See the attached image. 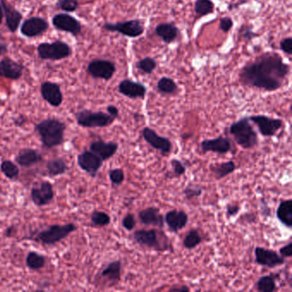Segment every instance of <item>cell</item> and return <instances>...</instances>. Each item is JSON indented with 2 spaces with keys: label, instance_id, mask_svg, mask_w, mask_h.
<instances>
[{
  "label": "cell",
  "instance_id": "1",
  "mask_svg": "<svg viewBox=\"0 0 292 292\" xmlns=\"http://www.w3.org/2000/svg\"><path fill=\"white\" fill-rule=\"evenodd\" d=\"M289 73L290 67L279 54L267 53L242 67L239 80L242 85L273 92L284 86Z\"/></svg>",
  "mask_w": 292,
  "mask_h": 292
},
{
  "label": "cell",
  "instance_id": "2",
  "mask_svg": "<svg viewBox=\"0 0 292 292\" xmlns=\"http://www.w3.org/2000/svg\"><path fill=\"white\" fill-rule=\"evenodd\" d=\"M42 146L51 149L64 143L66 125L57 118H46L35 125Z\"/></svg>",
  "mask_w": 292,
  "mask_h": 292
},
{
  "label": "cell",
  "instance_id": "3",
  "mask_svg": "<svg viewBox=\"0 0 292 292\" xmlns=\"http://www.w3.org/2000/svg\"><path fill=\"white\" fill-rule=\"evenodd\" d=\"M229 133L236 143L244 149H253L259 143L257 132L248 117H244L231 124Z\"/></svg>",
  "mask_w": 292,
  "mask_h": 292
},
{
  "label": "cell",
  "instance_id": "4",
  "mask_svg": "<svg viewBox=\"0 0 292 292\" xmlns=\"http://www.w3.org/2000/svg\"><path fill=\"white\" fill-rule=\"evenodd\" d=\"M133 238L136 244L150 250L159 252H165L173 250L170 240L164 231H158L156 229H141L137 230L133 234Z\"/></svg>",
  "mask_w": 292,
  "mask_h": 292
},
{
  "label": "cell",
  "instance_id": "5",
  "mask_svg": "<svg viewBox=\"0 0 292 292\" xmlns=\"http://www.w3.org/2000/svg\"><path fill=\"white\" fill-rule=\"evenodd\" d=\"M77 226L73 223H68L64 226L53 225L40 231L35 236V240L43 245L53 246L66 238L69 234L77 231Z\"/></svg>",
  "mask_w": 292,
  "mask_h": 292
},
{
  "label": "cell",
  "instance_id": "6",
  "mask_svg": "<svg viewBox=\"0 0 292 292\" xmlns=\"http://www.w3.org/2000/svg\"><path fill=\"white\" fill-rule=\"evenodd\" d=\"M77 125L83 128H106L114 123L115 118L104 112H93L83 109L75 114Z\"/></svg>",
  "mask_w": 292,
  "mask_h": 292
},
{
  "label": "cell",
  "instance_id": "7",
  "mask_svg": "<svg viewBox=\"0 0 292 292\" xmlns=\"http://www.w3.org/2000/svg\"><path fill=\"white\" fill-rule=\"evenodd\" d=\"M38 55L44 60H61L71 56L72 49L67 43L55 40L53 43H41L37 48Z\"/></svg>",
  "mask_w": 292,
  "mask_h": 292
},
{
  "label": "cell",
  "instance_id": "8",
  "mask_svg": "<svg viewBox=\"0 0 292 292\" xmlns=\"http://www.w3.org/2000/svg\"><path fill=\"white\" fill-rule=\"evenodd\" d=\"M103 30L109 32L118 33L129 38H138L145 32L143 22L139 19H132L116 23L106 22L104 24Z\"/></svg>",
  "mask_w": 292,
  "mask_h": 292
},
{
  "label": "cell",
  "instance_id": "9",
  "mask_svg": "<svg viewBox=\"0 0 292 292\" xmlns=\"http://www.w3.org/2000/svg\"><path fill=\"white\" fill-rule=\"evenodd\" d=\"M250 122L257 126L259 132L265 137H272L276 135L284 126V121L280 118H274L265 115H253L250 116Z\"/></svg>",
  "mask_w": 292,
  "mask_h": 292
},
{
  "label": "cell",
  "instance_id": "10",
  "mask_svg": "<svg viewBox=\"0 0 292 292\" xmlns=\"http://www.w3.org/2000/svg\"><path fill=\"white\" fill-rule=\"evenodd\" d=\"M141 135L147 143L149 144L153 149L159 151L163 156H166L173 151V142L170 139L159 136L152 128H144L143 130H141Z\"/></svg>",
  "mask_w": 292,
  "mask_h": 292
},
{
  "label": "cell",
  "instance_id": "11",
  "mask_svg": "<svg viewBox=\"0 0 292 292\" xmlns=\"http://www.w3.org/2000/svg\"><path fill=\"white\" fill-rule=\"evenodd\" d=\"M87 70L93 78L109 81L114 76L117 67L115 63L110 60L94 59L88 64Z\"/></svg>",
  "mask_w": 292,
  "mask_h": 292
},
{
  "label": "cell",
  "instance_id": "12",
  "mask_svg": "<svg viewBox=\"0 0 292 292\" xmlns=\"http://www.w3.org/2000/svg\"><path fill=\"white\" fill-rule=\"evenodd\" d=\"M77 161L79 167L93 178L97 176L104 162L97 154L91 150H85L78 154Z\"/></svg>",
  "mask_w": 292,
  "mask_h": 292
},
{
  "label": "cell",
  "instance_id": "13",
  "mask_svg": "<svg viewBox=\"0 0 292 292\" xmlns=\"http://www.w3.org/2000/svg\"><path fill=\"white\" fill-rule=\"evenodd\" d=\"M255 260L258 265L269 269H275L285 262V258L282 257L275 250L263 247L255 248Z\"/></svg>",
  "mask_w": 292,
  "mask_h": 292
},
{
  "label": "cell",
  "instance_id": "14",
  "mask_svg": "<svg viewBox=\"0 0 292 292\" xmlns=\"http://www.w3.org/2000/svg\"><path fill=\"white\" fill-rule=\"evenodd\" d=\"M202 153H215L218 154H226L232 152L233 146L231 139L226 136H220L216 138L205 139L200 144Z\"/></svg>",
  "mask_w": 292,
  "mask_h": 292
},
{
  "label": "cell",
  "instance_id": "15",
  "mask_svg": "<svg viewBox=\"0 0 292 292\" xmlns=\"http://www.w3.org/2000/svg\"><path fill=\"white\" fill-rule=\"evenodd\" d=\"M53 25L56 30L77 36L82 32V24L74 16L67 13H59L53 17Z\"/></svg>",
  "mask_w": 292,
  "mask_h": 292
},
{
  "label": "cell",
  "instance_id": "16",
  "mask_svg": "<svg viewBox=\"0 0 292 292\" xmlns=\"http://www.w3.org/2000/svg\"><path fill=\"white\" fill-rule=\"evenodd\" d=\"M49 24L45 19L39 16H33L26 19L21 27V34L27 38L37 37L48 30Z\"/></svg>",
  "mask_w": 292,
  "mask_h": 292
},
{
  "label": "cell",
  "instance_id": "17",
  "mask_svg": "<svg viewBox=\"0 0 292 292\" xmlns=\"http://www.w3.org/2000/svg\"><path fill=\"white\" fill-rule=\"evenodd\" d=\"M117 90L121 94L132 100H143L147 94L146 86L143 83L130 79L123 80L117 86Z\"/></svg>",
  "mask_w": 292,
  "mask_h": 292
},
{
  "label": "cell",
  "instance_id": "18",
  "mask_svg": "<svg viewBox=\"0 0 292 292\" xmlns=\"http://www.w3.org/2000/svg\"><path fill=\"white\" fill-rule=\"evenodd\" d=\"M40 93L44 101L53 107L61 106L64 100L60 86L53 82H44L40 86Z\"/></svg>",
  "mask_w": 292,
  "mask_h": 292
},
{
  "label": "cell",
  "instance_id": "19",
  "mask_svg": "<svg viewBox=\"0 0 292 292\" xmlns=\"http://www.w3.org/2000/svg\"><path fill=\"white\" fill-rule=\"evenodd\" d=\"M54 198V191L52 183L44 181L40 187H34L31 190V199L35 206L43 207L49 204Z\"/></svg>",
  "mask_w": 292,
  "mask_h": 292
},
{
  "label": "cell",
  "instance_id": "20",
  "mask_svg": "<svg viewBox=\"0 0 292 292\" xmlns=\"http://www.w3.org/2000/svg\"><path fill=\"white\" fill-rule=\"evenodd\" d=\"M165 222L170 231L178 233V231L185 228L189 222V216L183 210H171L164 216Z\"/></svg>",
  "mask_w": 292,
  "mask_h": 292
},
{
  "label": "cell",
  "instance_id": "21",
  "mask_svg": "<svg viewBox=\"0 0 292 292\" xmlns=\"http://www.w3.org/2000/svg\"><path fill=\"white\" fill-rule=\"evenodd\" d=\"M139 221L144 226H152L164 228L165 218L158 207H149L138 212Z\"/></svg>",
  "mask_w": 292,
  "mask_h": 292
},
{
  "label": "cell",
  "instance_id": "22",
  "mask_svg": "<svg viewBox=\"0 0 292 292\" xmlns=\"http://www.w3.org/2000/svg\"><path fill=\"white\" fill-rule=\"evenodd\" d=\"M118 147V144L115 141L106 142L102 140H98L91 142L89 150L97 154L103 161H106L117 154Z\"/></svg>",
  "mask_w": 292,
  "mask_h": 292
},
{
  "label": "cell",
  "instance_id": "23",
  "mask_svg": "<svg viewBox=\"0 0 292 292\" xmlns=\"http://www.w3.org/2000/svg\"><path fill=\"white\" fill-rule=\"evenodd\" d=\"M24 67L18 62L14 61L10 58H5L0 60V77L11 80L21 78Z\"/></svg>",
  "mask_w": 292,
  "mask_h": 292
},
{
  "label": "cell",
  "instance_id": "24",
  "mask_svg": "<svg viewBox=\"0 0 292 292\" xmlns=\"http://www.w3.org/2000/svg\"><path fill=\"white\" fill-rule=\"evenodd\" d=\"M42 160V154L37 150L32 149H21L15 157V161L20 166L24 168L31 167L33 165L41 162Z\"/></svg>",
  "mask_w": 292,
  "mask_h": 292
},
{
  "label": "cell",
  "instance_id": "25",
  "mask_svg": "<svg viewBox=\"0 0 292 292\" xmlns=\"http://www.w3.org/2000/svg\"><path fill=\"white\" fill-rule=\"evenodd\" d=\"M1 4L3 7L4 16L6 17V26L10 32L15 33L18 30L21 24L22 15L20 11L14 8L13 6L7 3L6 0H1Z\"/></svg>",
  "mask_w": 292,
  "mask_h": 292
},
{
  "label": "cell",
  "instance_id": "26",
  "mask_svg": "<svg viewBox=\"0 0 292 292\" xmlns=\"http://www.w3.org/2000/svg\"><path fill=\"white\" fill-rule=\"evenodd\" d=\"M122 261L120 260H113L101 272V277L110 286L117 284L121 279Z\"/></svg>",
  "mask_w": 292,
  "mask_h": 292
},
{
  "label": "cell",
  "instance_id": "27",
  "mask_svg": "<svg viewBox=\"0 0 292 292\" xmlns=\"http://www.w3.org/2000/svg\"><path fill=\"white\" fill-rule=\"evenodd\" d=\"M154 33L165 44H171L177 40L180 34L179 29L173 22H162L155 27Z\"/></svg>",
  "mask_w": 292,
  "mask_h": 292
},
{
  "label": "cell",
  "instance_id": "28",
  "mask_svg": "<svg viewBox=\"0 0 292 292\" xmlns=\"http://www.w3.org/2000/svg\"><path fill=\"white\" fill-rule=\"evenodd\" d=\"M276 217L278 221L287 228H292V201L290 199L282 201L277 208Z\"/></svg>",
  "mask_w": 292,
  "mask_h": 292
},
{
  "label": "cell",
  "instance_id": "29",
  "mask_svg": "<svg viewBox=\"0 0 292 292\" xmlns=\"http://www.w3.org/2000/svg\"><path fill=\"white\" fill-rule=\"evenodd\" d=\"M210 172L217 180H221L228 175H231L236 170V163L233 160H228L221 164H212L209 166Z\"/></svg>",
  "mask_w": 292,
  "mask_h": 292
},
{
  "label": "cell",
  "instance_id": "30",
  "mask_svg": "<svg viewBox=\"0 0 292 292\" xmlns=\"http://www.w3.org/2000/svg\"><path fill=\"white\" fill-rule=\"evenodd\" d=\"M45 168L47 171L48 175L51 177L63 175L69 170V166L61 158H55L48 160Z\"/></svg>",
  "mask_w": 292,
  "mask_h": 292
},
{
  "label": "cell",
  "instance_id": "31",
  "mask_svg": "<svg viewBox=\"0 0 292 292\" xmlns=\"http://www.w3.org/2000/svg\"><path fill=\"white\" fill-rule=\"evenodd\" d=\"M157 90L164 95L175 94L178 91V86L170 77H163L157 83Z\"/></svg>",
  "mask_w": 292,
  "mask_h": 292
},
{
  "label": "cell",
  "instance_id": "32",
  "mask_svg": "<svg viewBox=\"0 0 292 292\" xmlns=\"http://www.w3.org/2000/svg\"><path fill=\"white\" fill-rule=\"evenodd\" d=\"M276 275L269 274L260 277L256 282V289L260 292H274L278 289L277 287Z\"/></svg>",
  "mask_w": 292,
  "mask_h": 292
},
{
  "label": "cell",
  "instance_id": "33",
  "mask_svg": "<svg viewBox=\"0 0 292 292\" xmlns=\"http://www.w3.org/2000/svg\"><path fill=\"white\" fill-rule=\"evenodd\" d=\"M45 263H46V259H45V255L39 254L35 251H30L27 255L26 265L30 270H34V271L40 270L45 266Z\"/></svg>",
  "mask_w": 292,
  "mask_h": 292
},
{
  "label": "cell",
  "instance_id": "34",
  "mask_svg": "<svg viewBox=\"0 0 292 292\" xmlns=\"http://www.w3.org/2000/svg\"><path fill=\"white\" fill-rule=\"evenodd\" d=\"M202 236L199 231L197 229H191L186 234L185 237L183 239V245L186 250H194V248L199 246L202 242Z\"/></svg>",
  "mask_w": 292,
  "mask_h": 292
},
{
  "label": "cell",
  "instance_id": "35",
  "mask_svg": "<svg viewBox=\"0 0 292 292\" xmlns=\"http://www.w3.org/2000/svg\"><path fill=\"white\" fill-rule=\"evenodd\" d=\"M194 12L197 16L202 17L214 11V4L211 0H196L194 5Z\"/></svg>",
  "mask_w": 292,
  "mask_h": 292
},
{
  "label": "cell",
  "instance_id": "36",
  "mask_svg": "<svg viewBox=\"0 0 292 292\" xmlns=\"http://www.w3.org/2000/svg\"><path fill=\"white\" fill-rule=\"evenodd\" d=\"M0 171L2 172L4 175L6 176V178L11 180H16L18 178L19 174H20L18 166L9 159L4 160L3 162L1 163Z\"/></svg>",
  "mask_w": 292,
  "mask_h": 292
},
{
  "label": "cell",
  "instance_id": "37",
  "mask_svg": "<svg viewBox=\"0 0 292 292\" xmlns=\"http://www.w3.org/2000/svg\"><path fill=\"white\" fill-rule=\"evenodd\" d=\"M91 222L94 226L104 227L111 223V217L108 213L102 211H94L90 216Z\"/></svg>",
  "mask_w": 292,
  "mask_h": 292
},
{
  "label": "cell",
  "instance_id": "38",
  "mask_svg": "<svg viewBox=\"0 0 292 292\" xmlns=\"http://www.w3.org/2000/svg\"><path fill=\"white\" fill-rule=\"evenodd\" d=\"M136 67L140 71L143 72L145 74L150 75L156 69L157 62L151 57H146L137 62Z\"/></svg>",
  "mask_w": 292,
  "mask_h": 292
},
{
  "label": "cell",
  "instance_id": "39",
  "mask_svg": "<svg viewBox=\"0 0 292 292\" xmlns=\"http://www.w3.org/2000/svg\"><path fill=\"white\" fill-rule=\"evenodd\" d=\"M203 192V189L199 185H196V184H189L186 186L184 189H183V194L185 196L187 200L191 201V200L196 199L197 197H201Z\"/></svg>",
  "mask_w": 292,
  "mask_h": 292
},
{
  "label": "cell",
  "instance_id": "40",
  "mask_svg": "<svg viewBox=\"0 0 292 292\" xmlns=\"http://www.w3.org/2000/svg\"><path fill=\"white\" fill-rule=\"evenodd\" d=\"M109 178L112 185L120 186L125 179V172L122 168H115L109 171Z\"/></svg>",
  "mask_w": 292,
  "mask_h": 292
},
{
  "label": "cell",
  "instance_id": "41",
  "mask_svg": "<svg viewBox=\"0 0 292 292\" xmlns=\"http://www.w3.org/2000/svg\"><path fill=\"white\" fill-rule=\"evenodd\" d=\"M171 165H172V170H173V173H172L173 178H180L185 174L187 168H186L185 165L179 159H172Z\"/></svg>",
  "mask_w": 292,
  "mask_h": 292
},
{
  "label": "cell",
  "instance_id": "42",
  "mask_svg": "<svg viewBox=\"0 0 292 292\" xmlns=\"http://www.w3.org/2000/svg\"><path fill=\"white\" fill-rule=\"evenodd\" d=\"M78 6V0H59L57 3L59 9L66 12H74L77 11Z\"/></svg>",
  "mask_w": 292,
  "mask_h": 292
},
{
  "label": "cell",
  "instance_id": "43",
  "mask_svg": "<svg viewBox=\"0 0 292 292\" xmlns=\"http://www.w3.org/2000/svg\"><path fill=\"white\" fill-rule=\"evenodd\" d=\"M122 226L128 231H131L135 229L136 226V217L130 212L124 217L122 221Z\"/></svg>",
  "mask_w": 292,
  "mask_h": 292
},
{
  "label": "cell",
  "instance_id": "44",
  "mask_svg": "<svg viewBox=\"0 0 292 292\" xmlns=\"http://www.w3.org/2000/svg\"><path fill=\"white\" fill-rule=\"evenodd\" d=\"M234 21L231 17L229 16H225L220 20V25L218 28L220 30L224 33H228L231 31V29L233 28Z\"/></svg>",
  "mask_w": 292,
  "mask_h": 292
},
{
  "label": "cell",
  "instance_id": "45",
  "mask_svg": "<svg viewBox=\"0 0 292 292\" xmlns=\"http://www.w3.org/2000/svg\"><path fill=\"white\" fill-rule=\"evenodd\" d=\"M279 48L283 53H285L287 55H291L292 54V38L286 37L279 43Z\"/></svg>",
  "mask_w": 292,
  "mask_h": 292
},
{
  "label": "cell",
  "instance_id": "46",
  "mask_svg": "<svg viewBox=\"0 0 292 292\" xmlns=\"http://www.w3.org/2000/svg\"><path fill=\"white\" fill-rule=\"evenodd\" d=\"M241 207L238 204H228L226 206V215L228 217H235L240 212Z\"/></svg>",
  "mask_w": 292,
  "mask_h": 292
},
{
  "label": "cell",
  "instance_id": "47",
  "mask_svg": "<svg viewBox=\"0 0 292 292\" xmlns=\"http://www.w3.org/2000/svg\"><path fill=\"white\" fill-rule=\"evenodd\" d=\"M259 35L257 33L254 32V30L251 28H245L244 32L242 34V37L245 39L246 41H250L253 39L258 37Z\"/></svg>",
  "mask_w": 292,
  "mask_h": 292
},
{
  "label": "cell",
  "instance_id": "48",
  "mask_svg": "<svg viewBox=\"0 0 292 292\" xmlns=\"http://www.w3.org/2000/svg\"><path fill=\"white\" fill-rule=\"evenodd\" d=\"M279 255L282 257L289 258L292 256V242H289L286 245H284L279 250Z\"/></svg>",
  "mask_w": 292,
  "mask_h": 292
},
{
  "label": "cell",
  "instance_id": "49",
  "mask_svg": "<svg viewBox=\"0 0 292 292\" xmlns=\"http://www.w3.org/2000/svg\"><path fill=\"white\" fill-rule=\"evenodd\" d=\"M106 111H107V113L114 117L115 119H117V117H119V110L117 109V106L109 105L106 107Z\"/></svg>",
  "mask_w": 292,
  "mask_h": 292
},
{
  "label": "cell",
  "instance_id": "50",
  "mask_svg": "<svg viewBox=\"0 0 292 292\" xmlns=\"http://www.w3.org/2000/svg\"><path fill=\"white\" fill-rule=\"evenodd\" d=\"M190 290V288L187 285H181L179 287H173L169 289L170 292H188Z\"/></svg>",
  "mask_w": 292,
  "mask_h": 292
},
{
  "label": "cell",
  "instance_id": "51",
  "mask_svg": "<svg viewBox=\"0 0 292 292\" xmlns=\"http://www.w3.org/2000/svg\"><path fill=\"white\" fill-rule=\"evenodd\" d=\"M27 121H28V120H27L26 117L22 116V115H21V116H19L17 118L15 119L14 123H15V125H16V126H19V127H20V126H22L25 123H27Z\"/></svg>",
  "mask_w": 292,
  "mask_h": 292
},
{
  "label": "cell",
  "instance_id": "52",
  "mask_svg": "<svg viewBox=\"0 0 292 292\" xmlns=\"http://www.w3.org/2000/svg\"><path fill=\"white\" fill-rule=\"evenodd\" d=\"M8 52V45L4 43H0V55L6 54Z\"/></svg>",
  "mask_w": 292,
  "mask_h": 292
},
{
  "label": "cell",
  "instance_id": "53",
  "mask_svg": "<svg viewBox=\"0 0 292 292\" xmlns=\"http://www.w3.org/2000/svg\"><path fill=\"white\" fill-rule=\"evenodd\" d=\"M14 230H15V227L13 226H10L8 228L6 229V236L7 237H10V236L13 235Z\"/></svg>",
  "mask_w": 292,
  "mask_h": 292
},
{
  "label": "cell",
  "instance_id": "54",
  "mask_svg": "<svg viewBox=\"0 0 292 292\" xmlns=\"http://www.w3.org/2000/svg\"><path fill=\"white\" fill-rule=\"evenodd\" d=\"M4 19V11L2 7V4L0 2V24L2 23Z\"/></svg>",
  "mask_w": 292,
  "mask_h": 292
},
{
  "label": "cell",
  "instance_id": "55",
  "mask_svg": "<svg viewBox=\"0 0 292 292\" xmlns=\"http://www.w3.org/2000/svg\"><path fill=\"white\" fill-rule=\"evenodd\" d=\"M1 39H3V37H2V36H1V35H0V40H1Z\"/></svg>",
  "mask_w": 292,
  "mask_h": 292
}]
</instances>
